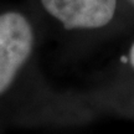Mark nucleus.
Listing matches in <instances>:
<instances>
[{
  "instance_id": "nucleus-2",
  "label": "nucleus",
  "mask_w": 134,
  "mask_h": 134,
  "mask_svg": "<svg viewBox=\"0 0 134 134\" xmlns=\"http://www.w3.org/2000/svg\"><path fill=\"white\" fill-rule=\"evenodd\" d=\"M48 14L67 30L99 29L114 18L117 0H41Z\"/></svg>"
},
{
  "instance_id": "nucleus-1",
  "label": "nucleus",
  "mask_w": 134,
  "mask_h": 134,
  "mask_svg": "<svg viewBox=\"0 0 134 134\" xmlns=\"http://www.w3.org/2000/svg\"><path fill=\"white\" fill-rule=\"evenodd\" d=\"M32 46V27L24 15L14 11L0 15V94L11 86Z\"/></svg>"
},
{
  "instance_id": "nucleus-3",
  "label": "nucleus",
  "mask_w": 134,
  "mask_h": 134,
  "mask_svg": "<svg viewBox=\"0 0 134 134\" xmlns=\"http://www.w3.org/2000/svg\"><path fill=\"white\" fill-rule=\"evenodd\" d=\"M129 61H130L132 67L134 68V42L132 43V46L129 48Z\"/></svg>"
},
{
  "instance_id": "nucleus-4",
  "label": "nucleus",
  "mask_w": 134,
  "mask_h": 134,
  "mask_svg": "<svg viewBox=\"0 0 134 134\" xmlns=\"http://www.w3.org/2000/svg\"><path fill=\"white\" fill-rule=\"evenodd\" d=\"M128 1H129L130 4H132V5H133V6H134V0H128Z\"/></svg>"
}]
</instances>
